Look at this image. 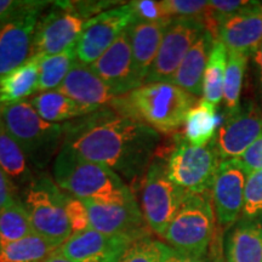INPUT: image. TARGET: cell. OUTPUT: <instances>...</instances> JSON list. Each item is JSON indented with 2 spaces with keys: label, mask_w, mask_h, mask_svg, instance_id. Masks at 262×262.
Returning a JSON list of instances; mask_svg holds the SVG:
<instances>
[{
  "label": "cell",
  "mask_w": 262,
  "mask_h": 262,
  "mask_svg": "<svg viewBox=\"0 0 262 262\" xmlns=\"http://www.w3.org/2000/svg\"><path fill=\"white\" fill-rule=\"evenodd\" d=\"M63 126V145L113 170L130 188L142 181L160 143L159 133L113 108H100Z\"/></svg>",
  "instance_id": "1"
},
{
  "label": "cell",
  "mask_w": 262,
  "mask_h": 262,
  "mask_svg": "<svg viewBox=\"0 0 262 262\" xmlns=\"http://www.w3.org/2000/svg\"><path fill=\"white\" fill-rule=\"evenodd\" d=\"M52 176L58 187L81 201L104 204L136 202L130 186L117 172L83 158L66 145H62L54 160Z\"/></svg>",
  "instance_id": "2"
},
{
  "label": "cell",
  "mask_w": 262,
  "mask_h": 262,
  "mask_svg": "<svg viewBox=\"0 0 262 262\" xmlns=\"http://www.w3.org/2000/svg\"><path fill=\"white\" fill-rule=\"evenodd\" d=\"M196 97L171 83L143 84L123 96L111 107L122 116L146 124L157 133L172 134L185 125Z\"/></svg>",
  "instance_id": "3"
},
{
  "label": "cell",
  "mask_w": 262,
  "mask_h": 262,
  "mask_svg": "<svg viewBox=\"0 0 262 262\" xmlns=\"http://www.w3.org/2000/svg\"><path fill=\"white\" fill-rule=\"evenodd\" d=\"M0 119L34 168L55 160L64 141V126L44 120L29 102L0 104Z\"/></svg>",
  "instance_id": "4"
},
{
  "label": "cell",
  "mask_w": 262,
  "mask_h": 262,
  "mask_svg": "<svg viewBox=\"0 0 262 262\" xmlns=\"http://www.w3.org/2000/svg\"><path fill=\"white\" fill-rule=\"evenodd\" d=\"M66 193L47 172H40L26 186L22 204L28 212L33 232L60 248L72 235L64 210Z\"/></svg>",
  "instance_id": "5"
},
{
  "label": "cell",
  "mask_w": 262,
  "mask_h": 262,
  "mask_svg": "<svg viewBox=\"0 0 262 262\" xmlns=\"http://www.w3.org/2000/svg\"><path fill=\"white\" fill-rule=\"evenodd\" d=\"M215 220L210 193H188L162 238L180 253L204 257L214 237Z\"/></svg>",
  "instance_id": "6"
},
{
  "label": "cell",
  "mask_w": 262,
  "mask_h": 262,
  "mask_svg": "<svg viewBox=\"0 0 262 262\" xmlns=\"http://www.w3.org/2000/svg\"><path fill=\"white\" fill-rule=\"evenodd\" d=\"M168 176L178 187L187 193H210L214 179L222 162L215 141L194 147L178 136L165 156Z\"/></svg>",
  "instance_id": "7"
},
{
  "label": "cell",
  "mask_w": 262,
  "mask_h": 262,
  "mask_svg": "<svg viewBox=\"0 0 262 262\" xmlns=\"http://www.w3.org/2000/svg\"><path fill=\"white\" fill-rule=\"evenodd\" d=\"M187 194L169 179L165 156L157 150L141 181V210L153 233L163 237Z\"/></svg>",
  "instance_id": "8"
},
{
  "label": "cell",
  "mask_w": 262,
  "mask_h": 262,
  "mask_svg": "<svg viewBox=\"0 0 262 262\" xmlns=\"http://www.w3.org/2000/svg\"><path fill=\"white\" fill-rule=\"evenodd\" d=\"M89 18L77 2H55L39 18L33 42V52L40 56L61 54L77 45Z\"/></svg>",
  "instance_id": "9"
},
{
  "label": "cell",
  "mask_w": 262,
  "mask_h": 262,
  "mask_svg": "<svg viewBox=\"0 0 262 262\" xmlns=\"http://www.w3.org/2000/svg\"><path fill=\"white\" fill-rule=\"evenodd\" d=\"M206 31L201 18H173L166 28L158 55L145 83H170L183 58Z\"/></svg>",
  "instance_id": "10"
},
{
  "label": "cell",
  "mask_w": 262,
  "mask_h": 262,
  "mask_svg": "<svg viewBox=\"0 0 262 262\" xmlns=\"http://www.w3.org/2000/svg\"><path fill=\"white\" fill-rule=\"evenodd\" d=\"M133 22L134 14L129 3L106 10L90 18L75 45L78 61L89 66L94 63Z\"/></svg>",
  "instance_id": "11"
},
{
  "label": "cell",
  "mask_w": 262,
  "mask_h": 262,
  "mask_svg": "<svg viewBox=\"0 0 262 262\" xmlns=\"http://www.w3.org/2000/svg\"><path fill=\"white\" fill-rule=\"evenodd\" d=\"M261 135V107L255 101H247L237 112L225 117L214 141L221 160H227L239 158Z\"/></svg>",
  "instance_id": "12"
},
{
  "label": "cell",
  "mask_w": 262,
  "mask_h": 262,
  "mask_svg": "<svg viewBox=\"0 0 262 262\" xmlns=\"http://www.w3.org/2000/svg\"><path fill=\"white\" fill-rule=\"evenodd\" d=\"M247 173L237 159L222 160L211 187V202L216 221L221 227H231L243 211Z\"/></svg>",
  "instance_id": "13"
},
{
  "label": "cell",
  "mask_w": 262,
  "mask_h": 262,
  "mask_svg": "<svg viewBox=\"0 0 262 262\" xmlns=\"http://www.w3.org/2000/svg\"><path fill=\"white\" fill-rule=\"evenodd\" d=\"M84 203L89 212L90 227L95 231L122 235L131 242L150 235V229L137 202L130 204H104L94 201Z\"/></svg>",
  "instance_id": "14"
},
{
  "label": "cell",
  "mask_w": 262,
  "mask_h": 262,
  "mask_svg": "<svg viewBox=\"0 0 262 262\" xmlns=\"http://www.w3.org/2000/svg\"><path fill=\"white\" fill-rule=\"evenodd\" d=\"M216 39L227 52L253 55L262 44V4L251 2L233 15L219 19Z\"/></svg>",
  "instance_id": "15"
},
{
  "label": "cell",
  "mask_w": 262,
  "mask_h": 262,
  "mask_svg": "<svg viewBox=\"0 0 262 262\" xmlns=\"http://www.w3.org/2000/svg\"><path fill=\"white\" fill-rule=\"evenodd\" d=\"M90 67L117 96H123L142 85L136 75L127 28Z\"/></svg>",
  "instance_id": "16"
},
{
  "label": "cell",
  "mask_w": 262,
  "mask_h": 262,
  "mask_svg": "<svg viewBox=\"0 0 262 262\" xmlns=\"http://www.w3.org/2000/svg\"><path fill=\"white\" fill-rule=\"evenodd\" d=\"M131 243L122 235L104 234L89 228L72 234L56 253L74 262H119Z\"/></svg>",
  "instance_id": "17"
},
{
  "label": "cell",
  "mask_w": 262,
  "mask_h": 262,
  "mask_svg": "<svg viewBox=\"0 0 262 262\" xmlns=\"http://www.w3.org/2000/svg\"><path fill=\"white\" fill-rule=\"evenodd\" d=\"M41 14H33L3 26L0 32V80L32 57Z\"/></svg>",
  "instance_id": "18"
},
{
  "label": "cell",
  "mask_w": 262,
  "mask_h": 262,
  "mask_svg": "<svg viewBox=\"0 0 262 262\" xmlns=\"http://www.w3.org/2000/svg\"><path fill=\"white\" fill-rule=\"evenodd\" d=\"M57 91L93 111L100 110L106 104H112L118 97L114 91L91 70L89 64H84L79 61L73 64Z\"/></svg>",
  "instance_id": "19"
},
{
  "label": "cell",
  "mask_w": 262,
  "mask_h": 262,
  "mask_svg": "<svg viewBox=\"0 0 262 262\" xmlns=\"http://www.w3.org/2000/svg\"><path fill=\"white\" fill-rule=\"evenodd\" d=\"M226 262H262V217L238 220L225 237Z\"/></svg>",
  "instance_id": "20"
},
{
  "label": "cell",
  "mask_w": 262,
  "mask_h": 262,
  "mask_svg": "<svg viewBox=\"0 0 262 262\" xmlns=\"http://www.w3.org/2000/svg\"><path fill=\"white\" fill-rule=\"evenodd\" d=\"M168 26L169 24L134 21L127 27L136 75L142 85L158 55L164 33Z\"/></svg>",
  "instance_id": "21"
},
{
  "label": "cell",
  "mask_w": 262,
  "mask_h": 262,
  "mask_svg": "<svg viewBox=\"0 0 262 262\" xmlns=\"http://www.w3.org/2000/svg\"><path fill=\"white\" fill-rule=\"evenodd\" d=\"M215 37L209 31H205L202 37L189 49L178 71L173 74L170 83L187 91L194 97L203 95V79L208 63Z\"/></svg>",
  "instance_id": "22"
},
{
  "label": "cell",
  "mask_w": 262,
  "mask_h": 262,
  "mask_svg": "<svg viewBox=\"0 0 262 262\" xmlns=\"http://www.w3.org/2000/svg\"><path fill=\"white\" fill-rule=\"evenodd\" d=\"M39 60L40 56L34 55L0 80V104L24 102L38 91Z\"/></svg>",
  "instance_id": "23"
},
{
  "label": "cell",
  "mask_w": 262,
  "mask_h": 262,
  "mask_svg": "<svg viewBox=\"0 0 262 262\" xmlns=\"http://www.w3.org/2000/svg\"><path fill=\"white\" fill-rule=\"evenodd\" d=\"M28 102L42 119L55 124L78 119L95 112L90 108L77 103L66 95L58 93L57 90L39 93L35 96H32Z\"/></svg>",
  "instance_id": "24"
},
{
  "label": "cell",
  "mask_w": 262,
  "mask_h": 262,
  "mask_svg": "<svg viewBox=\"0 0 262 262\" xmlns=\"http://www.w3.org/2000/svg\"><path fill=\"white\" fill-rule=\"evenodd\" d=\"M217 124L216 106L202 98L189 110L186 117L183 139L194 147L209 145L217 134Z\"/></svg>",
  "instance_id": "25"
},
{
  "label": "cell",
  "mask_w": 262,
  "mask_h": 262,
  "mask_svg": "<svg viewBox=\"0 0 262 262\" xmlns=\"http://www.w3.org/2000/svg\"><path fill=\"white\" fill-rule=\"evenodd\" d=\"M0 168L15 185L27 186L34 179L28 159L0 119Z\"/></svg>",
  "instance_id": "26"
},
{
  "label": "cell",
  "mask_w": 262,
  "mask_h": 262,
  "mask_svg": "<svg viewBox=\"0 0 262 262\" xmlns=\"http://www.w3.org/2000/svg\"><path fill=\"white\" fill-rule=\"evenodd\" d=\"M228 52L220 40L215 39L203 79V98L219 106L224 97V81Z\"/></svg>",
  "instance_id": "27"
},
{
  "label": "cell",
  "mask_w": 262,
  "mask_h": 262,
  "mask_svg": "<svg viewBox=\"0 0 262 262\" xmlns=\"http://www.w3.org/2000/svg\"><path fill=\"white\" fill-rule=\"evenodd\" d=\"M37 233L0 247V262H42L57 250Z\"/></svg>",
  "instance_id": "28"
},
{
  "label": "cell",
  "mask_w": 262,
  "mask_h": 262,
  "mask_svg": "<svg viewBox=\"0 0 262 262\" xmlns=\"http://www.w3.org/2000/svg\"><path fill=\"white\" fill-rule=\"evenodd\" d=\"M77 61L75 47L70 48L68 50L57 55L40 56V60H39V93L57 90Z\"/></svg>",
  "instance_id": "29"
},
{
  "label": "cell",
  "mask_w": 262,
  "mask_h": 262,
  "mask_svg": "<svg viewBox=\"0 0 262 262\" xmlns=\"http://www.w3.org/2000/svg\"><path fill=\"white\" fill-rule=\"evenodd\" d=\"M249 57L250 55L228 52L224 81V97H222L225 117L237 112L241 107V93Z\"/></svg>",
  "instance_id": "30"
},
{
  "label": "cell",
  "mask_w": 262,
  "mask_h": 262,
  "mask_svg": "<svg viewBox=\"0 0 262 262\" xmlns=\"http://www.w3.org/2000/svg\"><path fill=\"white\" fill-rule=\"evenodd\" d=\"M34 233L22 202H15L0 211V247Z\"/></svg>",
  "instance_id": "31"
},
{
  "label": "cell",
  "mask_w": 262,
  "mask_h": 262,
  "mask_svg": "<svg viewBox=\"0 0 262 262\" xmlns=\"http://www.w3.org/2000/svg\"><path fill=\"white\" fill-rule=\"evenodd\" d=\"M163 254L164 243L148 235L133 242L119 262H163Z\"/></svg>",
  "instance_id": "32"
},
{
  "label": "cell",
  "mask_w": 262,
  "mask_h": 262,
  "mask_svg": "<svg viewBox=\"0 0 262 262\" xmlns=\"http://www.w3.org/2000/svg\"><path fill=\"white\" fill-rule=\"evenodd\" d=\"M51 3L38 0H0V25L4 26L33 14H42Z\"/></svg>",
  "instance_id": "33"
},
{
  "label": "cell",
  "mask_w": 262,
  "mask_h": 262,
  "mask_svg": "<svg viewBox=\"0 0 262 262\" xmlns=\"http://www.w3.org/2000/svg\"><path fill=\"white\" fill-rule=\"evenodd\" d=\"M243 217H262V171L247 176L244 188Z\"/></svg>",
  "instance_id": "34"
},
{
  "label": "cell",
  "mask_w": 262,
  "mask_h": 262,
  "mask_svg": "<svg viewBox=\"0 0 262 262\" xmlns=\"http://www.w3.org/2000/svg\"><path fill=\"white\" fill-rule=\"evenodd\" d=\"M133 9L134 21L149 22V24H170L172 17H170L166 12L163 2L156 0H135L129 2Z\"/></svg>",
  "instance_id": "35"
},
{
  "label": "cell",
  "mask_w": 262,
  "mask_h": 262,
  "mask_svg": "<svg viewBox=\"0 0 262 262\" xmlns=\"http://www.w3.org/2000/svg\"><path fill=\"white\" fill-rule=\"evenodd\" d=\"M204 0H164L166 12L172 18H204L208 11Z\"/></svg>",
  "instance_id": "36"
},
{
  "label": "cell",
  "mask_w": 262,
  "mask_h": 262,
  "mask_svg": "<svg viewBox=\"0 0 262 262\" xmlns=\"http://www.w3.org/2000/svg\"><path fill=\"white\" fill-rule=\"evenodd\" d=\"M64 210L66 215L68 217V221H70L72 234L80 233V232H84L86 229L91 228L89 212H88V208L85 205L84 201L75 198V196L67 193L66 194Z\"/></svg>",
  "instance_id": "37"
},
{
  "label": "cell",
  "mask_w": 262,
  "mask_h": 262,
  "mask_svg": "<svg viewBox=\"0 0 262 262\" xmlns=\"http://www.w3.org/2000/svg\"><path fill=\"white\" fill-rule=\"evenodd\" d=\"M248 175L262 171V135L239 158H235Z\"/></svg>",
  "instance_id": "38"
},
{
  "label": "cell",
  "mask_w": 262,
  "mask_h": 262,
  "mask_svg": "<svg viewBox=\"0 0 262 262\" xmlns=\"http://www.w3.org/2000/svg\"><path fill=\"white\" fill-rule=\"evenodd\" d=\"M18 199L16 198V185L0 168V211L4 210Z\"/></svg>",
  "instance_id": "39"
},
{
  "label": "cell",
  "mask_w": 262,
  "mask_h": 262,
  "mask_svg": "<svg viewBox=\"0 0 262 262\" xmlns=\"http://www.w3.org/2000/svg\"><path fill=\"white\" fill-rule=\"evenodd\" d=\"M163 262H209L204 257H195L189 256V255L182 254L180 251L175 250L169 245L164 244V254Z\"/></svg>",
  "instance_id": "40"
},
{
  "label": "cell",
  "mask_w": 262,
  "mask_h": 262,
  "mask_svg": "<svg viewBox=\"0 0 262 262\" xmlns=\"http://www.w3.org/2000/svg\"><path fill=\"white\" fill-rule=\"evenodd\" d=\"M254 56V63L255 68H256V77L257 83L260 86V90L262 93V44L258 47V49L253 54Z\"/></svg>",
  "instance_id": "41"
},
{
  "label": "cell",
  "mask_w": 262,
  "mask_h": 262,
  "mask_svg": "<svg viewBox=\"0 0 262 262\" xmlns=\"http://www.w3.org/2000/svg\"><path fill=\"white\" fill-rule=\"evenodd\" d=\"M42 262H74V261H72V260H70V258L62 256V255L57 254L56 251H55L54 254L50 255L47 260H44Z\"/></svg>",
  "instance_id": "42"
},
{
  "label": "cell",
  "mask_w": 262,
  "mask_h": 262,
  "mask_svg": "<svg viewBox=\"0 0 262 262\" xmlns=\"http://www.w3.org/2000/svg\"><path fill=\"white\" fill-rule=\"evenodd\" d=\"M2 29H3V26H2V25H0V32H2Z\"/></svg>",
  "instance_id": "43"
},
{
  "label": "cell",
  "mask_w": 262,
  "mask_h": 262,
  "mask_svg": "<svg viewBox=\"0 0 262 262\" xmlns=\"http://www.w3.org/2000/svg\"><path fill=\"white\" fill-rule=\"evenodd\" d=\"M217 262H226V261H224V260H219Z\"/></svg>",
  "instance_id": "44"
}]
</instances>
